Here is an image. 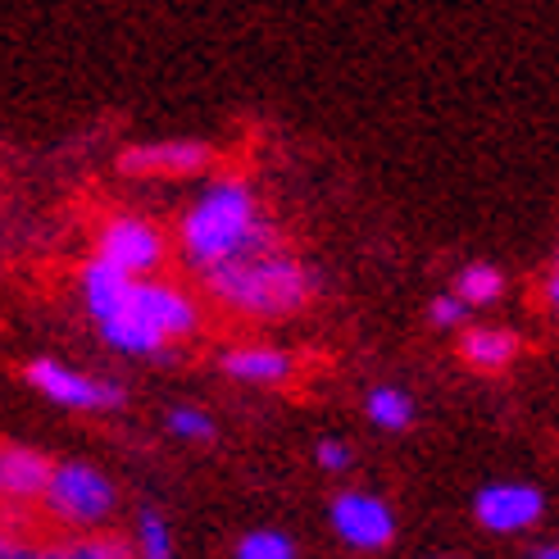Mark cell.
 Instances as JSON below:
<instances>
[{"label": "cell", "instance_id": "cell-1", "mask_svg": "<svg viewBox=\"0 0 559 559\" xmlns=\"http://www.w3.org/2000/svg\"><path fill=\"white\" fill-rule=\"evenodd\" d=\"M178 246H182L187 264L205 273L214 264H228L241 255L283 250V237H277V228L260 214L255 187L246 178H214L182 214Z\"/></svg>", "mask_w": 559, "mask_h": 559}, {"label": "cell", "instance_id": "cell-2", "mask_svg": "<svg viewBox=\"0 0 559 559\" xmlns=\"http://www.w3.org/2000/svg\"><path fill=\"white\" fill-rule=\"evenodd\" d=\"M323 287V277L287 255V250H264V255H241L228 264L205 269V292L250 319H287L300 314Z\"/></svg>", "mask_w": 559, "mask_h": 559}, {"label": "cell", "instance_id": "cell-3", "mask_svg": "<svg viewBox=\"0 0 559 559\" xmlns=\"http://www.w3.org/2000/svg\"><path fill=\"white\" fill-rule=\"evenodd\" d=\"M195 328H201V310H195V300L174 283H159V277H132L123 305L109 319L96 323L100 342L109 350L136 355V359H155V365H169L174 359L169 342L191 337Z\"/></svg>", "mask_w": 559, "mask_h": 559}, {"label": "cell", "instance_id": "cell-4", "mask_svg": "<svg viewBox=\"0 0 559 559\" xmlns=\"http://www.w3.org/2000/svg\"><path fill=\"white\" fill-rule=\"evenodd\" d=\"M115 506H119L115 483H109L96 464H82V460L55 464L50 483L41 491V510L64 527H100L115 514Z\"/></svg>", "mask_w": 559, "mask_h": 559}, {"label": "cell", "instance_id": "cell-5", "mask_svg": "<svg viewBox=\"0 0 559 559\" xmlns=\"http://www.w3.org/2000/svg\"><path fill=\"white\" fill-rule=\"evenodd\" d=\"M96 255L109 260V264H119L132 277H151L164 264V255H169V241H164V233L155 228L151 218H142V214H115V218L100 223Z\"/></svg>", "mask_w": 559, "mask_h": 559}, {"label": "cell", "instance_id": "cell-6", "mask_svg": "<svg viewBox=\"0 0 559 559\" xmlns=\"http://www.w3.org/2000/svg\"><path fill=\"white\" fill-rule=\"evenodd\" d=\"M27 382H33L46 401L64 405V409H123L128 405L123 382L78 373L69 365H60V359H33V365H27Z\"/></svg>", "mask_w": 559, "mask_h": 559}, {"label": "cell", "instance_id": "cell-7", "mask_svg": "<svg viewBox=\"0 0 559 559\" xmlns=\"http://www.w3.org/2000/svg\"><path fill=\"white\" fill-rule=\"evenodd\" d=\"M328 519H332V533L350 550H386L391 537H396V514L373 491H342L332 500Z\"/></svg>", "mask_w": 559, "mask_h": 559}, {"label": "cell", "instance_id": "cell-8", "mask_svg": "<svg viewBox=\"0 0 559 559\" xmlns=\"http://www.w3.org/2000/svg\"><path fill=\"white\" fill-rule=\"evenodd\" d=\"M542 514H546V496L533 483H487L473 496V519L500 537L527 533V527L542 523Z\"/></svg>", "mask_w": 559, "mask_h": 559}, {"label": "cell", "instance_id": "cell-9", "mask_svg": "<svg viewBox=\"0 0 559 559\" xmlns=\"http://www.w3.org/2000/svg\"><path fill=\"white\" fill-rule=\"evenodd\" d=\"M214 151L205 142H182V136H174V142H146V146H128L119 155V169L128 178H191L210 169Z\"/></svg>", "mask_w": 559, "mask_h": 559}, {"label": "cell", "instance_id": "cell-10", "mask_svg": "<svg viewBox=\"0 0 559 559\" xmlns=\"http://www.w3.org/2000/svg\"><path fill=\"white\" fill-rule=\"evenodd\" d=\"M50 460L33 445L19 441H0V506H27V500H41L46 483H50Z\"/></svg>", "mask_w": 559, "mask_h": 559}, {"label": "cell", "instance_id": "cell-11", "mask_svg": "<svg viewBox=\"0 0 559 559\" xmlns=\"http://www.w3.org/2000/svg\"><path fill=\"white\" fill-rule=\"evenodd\" d=\"M223 373L237 382H255V386H277L292 378V355L273 350V346H233L223 350Z\"/></svg>", "mask_w": 559, "mask_h": 559}, {"label": "cell", "instance_id": "cell-12", "mask_svg": "<svg viewBox=\"0 0 559 559\" xmlns=\"http://www.w3.org/2000/svg\"><path fill=\"white\" fill-rule=\"evenodd\" d=\"M128 287H132V273H123L119 264H109V260H92L87 269H82V305H87V314L100 323V319H109L123 305V296H128Z\"/></svg>", "mask_w": 559, "mask_h": 559}, {"label": "cell", "instance_id": "cell-13", "mask_svg": "<svg viewBox=\"0 0 559 559\" xmlns=\"http://www.w3.org/2000/svg\"><path fill=\"white\" fill-rule=\"evenodd\" d=\"M460 355H464V365H473V369L500 373V369H510L519 359V337L510 328H464Z\"/></svg>", "mask_w": 559, "mask_h": 559}, {"label": "cell", "instance_id": "cell-14", "mask_svg": "<svg viewBox=\"0 0 559 559\" xmlns=\"http://www.w3.org/2000/svg\"><path fill=\"white\" fill-rule=\"evenodd\" d=\"M455 296L468 305V310H487V305H496L506 296V273L487 260H473L455 273Z\"/></svg>", "mask_w": 559, "mask_h": 559}, {"label": "cell", "instance_id": "cell-15", "mask_svg": "<svg viewBox=\"0 0 559 559\" xmlns=\"http://www.w3.org/2000/svg\"><path fill=\"white\" fill-rule=\"evenodd\" d=\"M365 409H369V424L382 428V432H405L414 424V401L401 386H373Z\"/></svg>", "mask_w": 559, "mask_h": 559}, {"label": "cell", "instance_id": "cell-16", "mask_svg": "<svg viewBox=\"0 0 559 559\" xmlns=\"http://www.w3.org/2000/svg\"><path fill=\"white\" fill-rule=\"evenodd\" d=\"M136 559H174V533H169V519H164L155 506H146L136 514Z\"/></svg>", "mask_w": 559, "mask_h": 559}, {"label": "cell", "instance_id": "cell-17", "mask_svg": "<svg viewBox=\"0 0 559 559\" xmlns=\"http://www.w3.org/2000/svg\"><path fill=\"white\" fill-rule=\"evenodd\" d=\"M237 559H296V542L273 527H255L237 542Z\"/></svg>", "mask_w": 559, "mask_h": 559}, {"label": "cell", "instance_id": "cell-18", "mask_svg": "<svg viewBox=\"0 0 559 559\" xmlns=\"http://www.w3.org/2000/svg\"><path fill=\"white\" fill-rule=\"evenodd\" d=\"M169 432L182 437V441H210L214 437V418L195 405H178L169 409Z\"/></svg>", "mask_w": 559, "mask_h": 559}, {"label": "cell", "instance_id": "cell-19", "mask_svg": "<svg viewBox=\"0 0 559 559\" xmlns=\"http://www.w3.org/2000/svg\"><path fill=\"white\" fill-rule=\"evenodd\" d=\"M428 319H432L437 328H464V323H468V305H464L455 292H445V296H437V300L428 305Z\"/></svg>", "mask_w": 559, "mask_h": 559}, {"label": "cell", "instance_id": "cell-20", "mask_svg": "<svg viewBox=\"0 0 559 559\" xmlns=\"http://www.w3.org/2000/svg\"><path fill=\"white\" fill-rule=\"evenodd\" d=\"M319 468H328V473H346V468H350V445L337 441V437L319 441Z\"/></svg>", "mask_w": 559, "mask_h": 559}, {"label": "cell", "instance_id": "cell-21", "mask_svg": "<svg viewBox=\"0 0 559 559\" xmlns=\"http://www.w3.org/2000/svg\"><path fill=\"white\" fill-rule=\"evenodd\" d=\"M23 537H27V523L19 514H0V559H10Z\"/></svg>", "mask_w": 559, "mask_h": 559}, {"label": "cell", "instance_id": "cell-22", "mask_svg": "<svg viewBox=\"0 0 559 559\" xmlns=\"http://www.w3.org/2000/svg\"><path fill=\"white\" fill-rule=\"evenodd\" d=\"M546 305H550V314H555V323H559V250H555V264H550V273H546Z\"/></svg>", "mask_w": 559, "mask_h": 559}, {"label": "cell", "instance_id": "cell-23", "mask_svg": "<svg viewBox=\"0 0 559 559\" xmlns=\"http://www.w3.org/2000/svg\"><path fill=\"white\" fill-rule=\"evenodd\" d=\"M533 559H559V542H550V546H542Z\"/></svg>", "mask_w": 559, "mask_h": 559}]
</instances>
